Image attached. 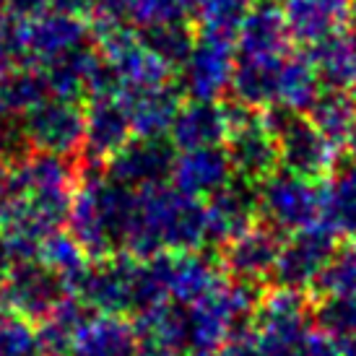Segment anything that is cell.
Masks as SVG:
<instances>
[{
  "label": "cell",
  "mask_w": 356,
  "mask_h": 356,
  "mask_svg": "<svg viewBox=\"0 0 356 356\" xmlns=\"http://www.w3.org/2000/svg\"><path fill=\"white\" fill-rule=\"evenodd\" d=\"M83 130H86V107L76 99L47 97L37 107L21 115L19 138L31 151L76 156L83 149Z\"/></svg>",
  "instance_id": "cell-6"
},
{
  "label": "cell",
  "mask_w": 356,
  "mask_h": 356,
  "mask_svg": "<svg viewBox=\"0 0 356 356\" xmlns=\"http://www.w3.org/2000/svg\"><path fill=\"white\" fill-rule=\"evenodd\" d=\"M260 120L273 136L278 146V167L294 172L307 179H323L338 167V151L330 138L307 120V115H294L289 109L273 107L260 109Z\"/></svg>",
  "instance_id": "cell-3"
},
{
  "label": "cell",
  "mask_w": 356,
  "mask_h": 356,
  "mask_svg": "<svg viewBox=\"0 0 356 356\" xmlns=\"http://www.w3.org/2000/svg\"><path fill=\"white\" fill-rule=\"evenodd\" d=\"M250 0H198L195 34L234 42L250 13Z\"/></svg>",
  "instance_id": "cell-31"
},
{
  "label": "cell",
  "mask_w": 356,
  "mask_h": 356,
  "mask_svg": "<svg viewBox=\"0 0 356 356\" xmlns=\"http://www.w3.org/2000/svg\"><path fill=\"white\" fill-rule=\"evenodd\" d=\"M50 356H63V354H50Z\"/></svg>",
  "instance_id": "cell-50"
},
{
  "label": "cell",
  "mask_w": 356,
  "mask_h": 356,
  "mask_svg": "<svg viewBox=\"0 0 356 356\" xmlns=\"http://www.w3.org/2000/svg\"><path fill=\"white\" fill-rule=\"evenodd\" d=\"M133 138L128 109L120 97H91L86 104L83 154L89 161H107Z\"/></svg>",
  "instance_id": "cell-18"
},
{
  "label": "cell",
  "mask_w": 356,
  "mask_h": 356,
  "mask_svg": "<svg viewBox=\"0 0 356 356\" xmlns=\"http://www.w3.org/2000/svg\"><path fill=\"white\" fill-rule=\"evenodd\" d=\"M232 130V107L218 99H188L179 104L175 122L169 128V140L175 149H206L224 146Z\"/></svg>",
  "instance_id": "cell-15"
},
{
  "label": "cell",
  "mask_w": 356,
  "mask_h": 356,
  "mask_svg": "<svg viewBox=\"0 0 356 356\" xmlns=\"http://www.w3.org/2000/svg\"><path fill=\"white\" fill-rule=\"evenodd\" d=\"M208 356H257L255 346H252V338L248 333H239V336L229 338L227 343H221L216 351H211Z\"/></svg>",
  "instance_id": "cell-40"
},
{
  "label": "cell",
  "mask_w": 356,
  "mask_h": 356,
  "mask_svg": "<svg viewBox=\"0 0 356 356\" xmlns=\"http://www.w3.org/2000/svg\"><path fill=\"white\" fill-rule=\"evenodd\" d=\"M307 120L336 146H343L348 130L356 122V97L351 91L323 89L307 109Z\"/></svg>",
  "instance_id": "cell-30"
},
{
  "label": "cell",
  "mask_w": 356,
  "mask_h": 356,
  "mask_svg": "<svg viewBox=\"0 0 356 356\" xmlns=\"http://www.w3.org/2000/svg\"><path fill=\"white\" fill-rule=\"evenodd\" d=\"M65 297H70L68 284L44 266L40 257L16 260L8 268L6 278L0 281L3 305L19 315L29 317L31 323H40Z\"/></svg>",
  "instance_id": "cell-9"
},
{
  "label": "cell",
  "mask_w": 356,
  "mask_h": 356,
  "mask_svg": "<svg viewBox=\"0 0 356 356\" xmlns=\"http://www.w3.org/2000/svg\"><path fill=\"white\" fill-rule=\"evenodd\" d=\"M284 58H237L232 76V97L248 109H268L278 99V70Z\"/></svg>",
  "instance_id": "cell-24"
},
{
  "label": "cell",
  "mask_w": 356,
  "mask_h": 356,
  "mask_svg": "<svg viewBox=\"0 0 356 356\" xmlns=\"http://www.w3.org/2000/svg\"><path fill=\"white\" fill-rule=\"evenodd\" d=\"M24 58V21L0 10V76L19 65Z\"/></svg>",
  "instance_id": "cell-38"
},
{
  "label": "cell",
  "mask_w": 356,
  "mask_h": 356,
  "mask_svg": "<svg viewBox=\"0 0 356 356\" xmlns=\"http://www.w3.org/2000/svg\"><path fill=\"white\" fill-rule=\"evenodd\" d=\"M52 97L47 79L40 65L19 63L0 76V115L3 118H21L24 112L37 107L42 99Z\"/></svg>",
  "instance_id": "cell-28"
},
{
  "label": "cell",
  "mask_w": 356,
  "mask_h": 356,
  "mask_svg": "<svg viewBox=\"0 0 356 356\" xmlns=\"http://www.w3.org/2000/svg\"><path fill=\"white\" fill-rule=\"evenodd\" d=\"M234 177L232 161L224 146L179 151L172 167V185L190 198L208 200Z\"/></svg>",
  "instance_id": "cell-17"
},
{
  "label": "cell",
  "mask_w": 356,
  "mask_h": 356,
  "mask_svg": "<svg viewBox=\"0 0 356 356\" xmlns=\"http://www.w3.org/2000/svg\"><path fill=\"white\" fill-rule=\"evenodd\" d=\"M136 208V190L91 169L81 175L70 200L68 227L91 260L122 252Z\"/></svg>",
  "instance_id": "cell-2"
},
{
  "label": "cell",
  "mask_w": 356,
  "mask_h": 356,
  "mask_svg": "<svg viewBox=\"0 0 356 356\" xmlns=\"http://www.w3.org/2000/svg\"><path fill=\"white\" fill-rule=\"evenodd\" d=\"M99 63V50H94L91 44H83L79 50H70L60 58L50 60L40 65L52 97L81 102L89 94L91 73Z\"/></svg>",
  "instance_id": "cell-26"
},
{
  "label": "cell",
  "mask_w": 356,
  "mask_h": 356,
  "mask_svg": "<svg viewBox=\"0 0 356 356\" xmlns=\"http://www.w3.org/2000/svg\"><path fill=\"white\" fill-rule=\"evenodd\" d=\"M232 130H229L224 149L232 161L234 177L245 182H263L278 169V146L276 136L263 125L260 112L248 109L232 99Z\"/></svg>",
  "instance_id": "cell-7"
},
{
  "label": "cell",
  "mask_w": 356,
  "mask_h": 356,
  "mask_svg": "<svg viewBox=\"0 0 356 356\" xmlns=\"http://www.w3.org/2000/svg\"><path fill=\"white\" fill-rule=\"evenodd\" d=\"M70 356H140L138 330L122 315L91 312L68 346Z\"/></svg>",
  "instance_id": "cell-19"
},
{
  "label": "cell",
  "mask_w": 356,
  "mask_h": 356,
  "mask_svg": "<svg viewBox=\"0 0 356 356\" xmlns=\"http://www.w3.org/2000/svg\"><path fill=\"white\" fill-rule=\"evenodd\" d=\"M315 325L333 341L356 333V297H323L317 302Z\"/></svg>",
  "instance_id": "cell-36"
},
{
  "label": "cell",
  "mask_w": 356,
  "mask_h": 356,
  "mask_svg": "<svg viewBox=\"0 0 356 356\" xmlns=\"http://www.w3.org/2000/svg\"><path fill=\"white\" fill-rule=\"evenodd\" d=\"M346 24H348V31H351V34H356V0H351V6H348Z\"/></svg>",
  "instance_id": "cell-47"
},
{
  "label": "cell",
  "mask_w": 356,
  "mask_h": 356,
  "mask_svg": "<svg viewBox=\"0 0 356 356\" xmlns=\"http://www.w3.org/2000/svg\"><path fill=\"white\" fill-rule=\"evenodd\" d=\"M257 185L232 177L206 200L208 245H227L257 221Z\"/></svg>",
  "instance_id": "cell-14"
},
{
  "label": "cell",
  "mask_w": 356,
  "mask_h": 356,
  "mask_svg": "<svg viewBox=\"0 0 356 356\" xmlns=\"http://www.w3.org/2000/svg\"><path fill=\"white\" fill-rule=\"evenodd\" d=\"M13 143H16V138H13V130L6 125V118L0 115V161L8 156H19L16 151H13Z\"/></svg>",
  "instance_id": "cell-43"
},
{
  "label": "cell",
  "mask_w": 356,
  "mask_h": 356,
  "mask_svg": "<svg viewBox=\"0 0 356 356\" xmlns=\"http://www.w3.org/2000/svg\"><path fill=\"white\" fill-rule=\"evenodd\" d=\"M278 250H281V234L276 229H270L268 224H252L239 237L229 239L218 260L232 281L260 289L273 278Z\"/></svg>",
  "instance_id": "cell-12"
},
{
  "label": "cell",
  "mask_w": 356,
  "mask_h": 356,
  "mask_svg": "<svg viewBox=\"0 0 356 356\" xmlns=\"http://www.w3.org/2000/svg\"><path fill=\"white\" fill-rule=\"evenodd\" d=\"M289 44L291 37L286 29V19L276 0L250 6L248 19L234 40L237 58H284Z\"/></svg>",
  "instance_id": "cell-20"
},
{
  "label": "cell",
  "mask_w": 356,
  "mask_h": 356,
  "mask_svg": "<svg viewBox=\"0 0 356 356\" xmlns=\"http://www.w3.org/2000/svg\"><path fill=\"white\" fill-rule=\"evenodd\" d=\"M354 97H356V89H354Z\"/></svg>",
  "instance_id": "cell-51"
},
{
  "label": "cell",
  "mask_w": 356,
  "mask_h": 356,
  "mask_svg": "<svg viewBox=\"0 0 356 356\" xmlns=\"http://www.w3.org/2000/svg\"><path fill=\"white\" fill-rule=\"evenodd\" d=\"M203 245H208L206 200L190 198L167 182L136 190L122 252L143 260L161 252L203 250Z\"/></svg>",
  "instance_id": "cell-1"
},
{
  "label": "cell",
  "mask_w": 356,
  "mask_h": 356,
  "mask_svg": "<svg viewBox=\"0 0 356 356\" xmlns=\"http://www.w3.org/2000/svg\"><path fill=\"white\" fill-rule=\"evenodd\" d=\"M0 356H44L37 323L13 309H0Z\"/></svg>",
  "instance_id": "cell-34"
},
{
  "label": "cell",
  "mask_w": 356,
  "mask_h": 356,
  "mask_svg": "<svg viewBox=\"0 0 356 356\" xmlns=\"http://www.w3.org/2000/svg\"><path fill=\"white\" fill-rule=\"evenodd\" d=\"M89 315V309L81 305L79 299L65 297L55 309H50L47 315L37 323V333H40L42 351L50 354H65L70 346V341L76 336L79 325L83 323V317Z\"/></svg>",
  "instance_id": "cell-32"
},
{
  "label": "cell",
  "mask_w": 356,
  "mask_h": 356,
  "mask_svg": "<svg viewBox=\"0 0 356 356\" xmlns=\"http://www.w3.org/2000/svg\"><path fill=\"white\" fill-rule=\"evenodd\" d=\"M320 188L315 179L299 177L278 167L257 182V216L278 234H291L320 221Z\"/></svg>",
  "instance_id": "cell-5"
},
{
  "label": "cell",
  "mask_w": 356,
  "mask_h": 356,
  "mask_svg": "<svg viewBox=\"0 0 356 356\" xmlns=\"http://www.w3.org/2000/svg\"><path fill=\"white\" fill-rule=\"evenodd\" d=\"M250 3H252V6H255V3H266V0H250Z\"/></svg>",
  "instance_id": "cell-48"
},
{
  "label": "cell",
  "mask_w": 356,
  "mask_h": 356,
  "mask_svg": "<svg viewBox=\"0 0 356 356\" xmlns=\"http://www.w3.org/2000/svg\"><path fill=\"white\" fill-rule=\"evenodd\" d=\"M302 356H341L338 354V341H333L330 336H325L323 330H312L305 343Z\"/></svg>",
  "instance_id": "cell-39"
},
{
  "label": "cell",
  "mask_w": 356,
  "mask_h": 356,
  "mask_svg": "<svg viewBox=\"0 0 356 356\" xmlns=\"http://www.w3.org/2000/svg\"><path fill=\"white\" fill-rule=\"evenodd\" d=\"M3 8H6V0H0V10H3Z\"/></svg>",
  "instance_id": "cell-49"
},
{
  "label": "cell",
  "mask_w": 356,
  "mask_h": 356,
  "mask_svg": "<svg viewBox=\"0 0 356 356\" xmlns=\"http://www.w3.org/2000/svg\"><path fill=\"white\" fill-rule=\"evenodd\" d=\"M120 99L128 109L133 136H167L182 104V91L172 81H167L122 94Z\"/></svg>",
  "instance_id": "cell-22"
},
{
  "label": "cell",
  "mask_w": 356,
  "mask_h": 356,
  "mask_svg": "<svg viewBox=\"0 0 356 356\" xmlns=\"http://www.w3.org/2000/svg\"><path fill=\"white\" fill-rule=\"evenodd\" d=\"M37 257H40L44 266L55 270L68 289H73V284L81 278V273L86 270V266L91 263V257L86 255V250L81 248L76 237L70 232H52L50 237L42 239L40 250H37Z\"/></svg>",
  "instance_id": "cell-33"
},
{
  "label": "cell",
  "mask_w": 356,
  "mask_h": 356,
  "mask_svg": "<svg viewBox=\"0 0 356 356\" xmlns=\"http://www.w3.org/2000/svg\"><path fill=\"white\" fill-rule=\"evenodd\" d=\"M97 0H47V8L70 13V16H89Z\"/></svg>",
  "instance_id": "cell-42"
},
{
  "label": "cell",
  "mask_w": 356,
  "mask_h": 356,
  "mask_svg": "<svg viewBox=\"0 0 356 356\" xmlns=\"http://www.w3.org/2000/svg\"><path fill=\"white\" fill-rule=\"evenodd\" d=\"M343 149H346V151H348V156H351V159L356 161V122L351 125V130H348L346 140H343Z\"/></svg>",
  "instance_id": "cell-46"
},
{
  "label": "cell",
  "mask_w": 356,
  "mask_h": 356,
  "mask_svg": "<svg viewBox=\"0 0 356 356\" xmlns=\"http://www.w3.org/2000/svg\"><path fill=\"white\" fill-rule=\"evenodd\" d=\"M312 330L305 291L278 286L257 302L250 338L257 356H302Z\"/></svg>",
  "instance_id": "cell-4"
},
{
  "label": "cell",
  "mask_w": 356,
  "mask_h": 356,
  "mask_svg": "<svg viewBox=\"0 0 356 356\" xmlns=\"http://www.w3.org/2000/svg\"><path fill=\"white\" fill-rule=\"evenodd\" d=\"M307 58L315 65L323 89H356V34L333 31L330 37L307 47Z\"/></svg>",
  "instance_id": "cell-23"
},
{
  "label": "cell",
  "mask_w": 356,
  "mask_h": 356,
  "mask_svg": "<svg viewBox=\"0 0 356 356\" xmlns=\"http://www.w3.org/2000/svg\"><path fill=\"white\" fill-rule=\"evenodd\" d=\"M315 289L323 297H356V239L333 252Z\"/></svg>",
  "instance_id": "cell-35"
},
{
  "label": "cell",
  "mask_w": 356,
  "mask_h": 356,
  "mask_svg": "<svg viewBox=\"0 0 356 356\" xmlns=\"http://www.w3.org/2000/svg\"><path fill=\"white\" fill-rule=\"evenodd\" d=\"M10 266H13V252H10V245H8L6 232L0 229V281L6 278V273H8Z\"/></svg>",
  "instance_id": "cell-44"
},
{
  "label": "cell",
  "mask_w": 356,
  "mask_h": 356,
  "mask_svg": "<svg viewBox=\"0 0 356 356\" xmlns=\"http://www.w3.org/2000/svg\"><path fill=\"white\" fill-rule=\"evenodd\" d=\"M237 50L234 42L198 37L188 60L179 65L177 89L188 99H218L232 86Z\"/></svg>",
  "instance_id": "cell-10"
},
{
  "label": "cell",
  "mask_w": 356,
  "mask_h": 356,
  "mask_svg": "<svg viewBox=\"0 0 356 356\" xmlns=\"http://www.w3.org/2000/svg\"><path fill=\"white\" fill-rule=\"evenodd\" d=\"M6 10L19 21H29L47 10V0H6Z\"/></svg>",
  "instance_id": "cell-41"
},
{
  "label": "cell",
  "mask_w": 356,
  "mask_h": 356,
  "mask_svg": "<svg viewBox=\"0 0 356 356\" xmlns=\"http://www.w3.org/2000/svg\"><path fill=\"white\" fill-rule=\"evenodd\" d=\"M323 83L317 79L315 65L309 63L307 52H286L278 70V107L294 115H307L312 102L320 97Z\"/></svg>",
  "instance_id": "cell-27"
},
{
  "label": "cell",
  "mask_w": 356,
  "mask_h": 356,
  "mask_svg": "<svg viewBox=\"0 0 356 356\" xmlns=\"http://www.w3.org/2000/svg\"><path fill=\"white\" fill-rule=\"evenodd\" d=\"M195 8L198 0H140L133 24L149 26L164 21H188L190 16H195Z\"/></svg>",
  "instance_id": "cell-37"
},
{
  "label": "cell",
  "mask_w": 356,
  "mask_h": 356,
  "mask_svg": "<svg viewBox=\"0 0 356 356\" xmlns=\"http://www.w3.org/2000/svg\"><path fill=\"white\" fill-rule=\"evenodd\" d=\"M351 0H284V19L291 42L309 47L346 26Z\"/></svg>",
  "instance_id": "cell-21"
},
{
  "label": "cell",
  "mask_w": 356,
  "mask_h": 356,
  "mask_svg": "<svg viewBox=\"0 0 356 356\" xmlns=\"http://www.w3.org/2000/svg\"><path fill=\"white\" fill-rule=\"evenodd\" d=\"M338 354L341 356H356V333L338 341Z\"/></svg>",
  "instance_id": "cell-45"
},
{
  "label": "cell",
  "mask_w": 356,
  "mask_h": 356,
  "mask_svg": "<svg viewBox=\"0 0 356 356\" xmlns=\"http://www.w3.org/2000/svg\"><path fill=\"white\" fill-rule=\"evenodd\" d=\"M227 273L216 255H208L203 250L190 252H167V284L169 302L193 305L211 297L224 281Z\"/></svg>",
  "instance_id": "cell-16"
},
{
  "label": "cell",
  "mask_w": 356,
  "mask_h": 356,
  "mask_svg": "<svg viewBox=\"0 0 356 356\" xmlns=\"http://www.w3.org/2000/svg\"><path fill=\"white\" fill-rule=\"evenodd\" d=\"M333 252H336V234L323 221L291 232L286 239H281L273 281L278 286L294 291L315 289Z\"/></svg>",
  "instance_id": "cell-8"
},
{
  "label": "cell",
  "mask_w": 356,
  "mask_h": 356,
  "mask_svg": "<svg viewBox=\"0 0 356 356\" xmlns=\"http://www.w3.org/2000/svg\"><path fill=\"white\" fill-rule=\"evenodd\" d=\"M177 159L175 143L164 136H133V138L107 159V175L133 190L164 185L172 177Z\"/></svg>",
  "instance_id": "cell-11"
},
{
  "label": "cell",
  "mask_w": 356,
  "mask_h": 356,
  "mask_svg": "<svg viewBox=\"0 0 356 356\" xmlns=\"http://www.w3.org/2000/svg\"><path fill=\"white\" fill-rule=\"evenodd\" d=\"M138 40L154 58L167 65L169 70H179V65L188 60L193 44L198 40L190 21H164V24H149L140 26Z\"/></svg>",
  "instance_id": "cell-29"
},
{
  "label": "cell",
  "mask_w": 356,
  "mask_h": 356,
  "mask_svg": "<svg viewBox=\"0 0 356 356\" xmlns=\"http://www.w3.org/2000/svg\"><path fill=\"white\" fill-rule=\"evenodd\" d=\"M320 195V221L336 237L356 239V161L333 169Z\"/></svg>",
  "instance_id": "cell-25"
},
{
  "label": "cell",
  "mask_w": 356,
  "mask_h": 356,
  "mask_svg": "<svg viewBox=\"0 0 356 356\" xmlns=\"http://www.w3.org/2000/svg\"><path fill=\"white\" fill-rule=\"evenodd\" d=\"M89 24L83 16L60 10H42L40 16L24 21V58L34 65H44L70 50L89 44Z\"/></svg>",
  "instance_id": "cell-13"
}]
</instances>
